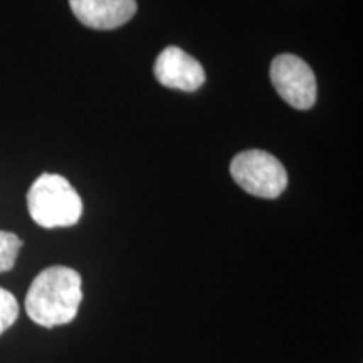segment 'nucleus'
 <instances>
[{
    "label": "nucleus",
    "mask_w": 363,
    "mask_h": 363,
    "mask_svg": "<svg viewBox=\"0 0 363 363\" xmlns=\"http://www.w3.org/2000/svg\"><path fill=\"white\" fill-rule=\"evenodd\" d=\"M27 207L35 224L45 229L74 225L83 214L78 192L57 174H43L30 185Z\"/></svg>",
    "instance_id": "nucleus-2"
},
{
    "label": "nucleus",
    "mask_w": 363,
    "mask_h": 363,
    "mask_svg": "<svg viewBox=\"0 0 363 363\" xmlns=\"http://www.w3.org/2000/svg\"><path fill=\"white\" fill-rule=\"evenodd\" d=\"M69 6L81 24L98 30L121 27L136 13V0H69Z\"/></svg>",
    "instance_id": "nucleus-6"
},
{
    "label": "nucleus",
    "mask_w": 363,
    "mask_h": 363,
    "mask_svg": "<svg viewBox=\"0 0 363 363\" xmlns=\"http://www.w3.org/2000/svg\"><path fill=\"white\" fill-rule=\"evenodd\" d=\"M153 72L158 83L165 88L189 93L206 83V71L201 62L175 45H169L158 54Z\"/></svg>",
    "instance_id": "nucleus-5"
},
{
    "label": "nucleus",
    "mask_w": 363,
    "mask_h": 363,
    "mask_svg": "<svg viewBox=\"0 0 363 363\" xmlns=\"http://www.w3.org/2000/svg\"><path fill=\"white\" fill-rule=\"evenodd\" d=\"M22 247L19 235L7 230H0V272L11 271L16 264L17 256Z\"/></svg>",
    "instance_id": "nucleus-7"
},
{
    "label": "nucleus",
    "mask_w": 363,
    "mask_h": 363,
    "mask_svg": "<svg viewBox=\"0 0 363 363\" xmlns=\"http://www.w3.org/2000/svg\"><path fill=\"white\" fill-rule=\"evenodd\" d=\"M19 316V303L7 289L0 288V335L16 323Z\"/></svg>",
    "instance_id": "nucleus-8"
},
{
    "label": "nucleus",
    "mask_w": 363,
    "mask_h": 363,
    "mask_svg": "<svg viewBox=\"0 0 363 363\" xmlns=\"http://www.w3.org/2000/svg\"><path fill=\"white\" fill-rule=\"evenodd\" d=\"M271 81L278 94L296 110L316 103V76L308 62L294 54H281L271 62Z\"/></svg>",
    "instance_id": "nucleus-4"
},
{
    "label": "nucleus",
    "mask_w": 363,
    "mask_h": 363,
    "mask_svg": "<svg viewBox=\"0 0 363 363\" xmlns=\"http://www.w3.org/2000/svg\"><path fill=\"white\" fill-rule=\"evenodd\" d=\"M230 175L240 189L261 199H276L286 190L288 174L283 163L262 150H247L234 157Z\"/></svg>",
    "instance_id": "nucleus-3"
},
{
    "label": "nucleus",
    "mask_w": 363,
    "mask_h": 363,
    "mask_svg": "<svg viewBox=\"0 0 363 363\" xmlns=\"http://www.w3.org/2000/svg\"><path fill=\"white\" fill-rule=\"evenodd\" d=\"M83 301L81 276L66 266H51L33 281L26 296V311L44 328L67 325L78 315Z\"/></svg>",
    "instance_id": "nucleus-1"
}]
</instances>
